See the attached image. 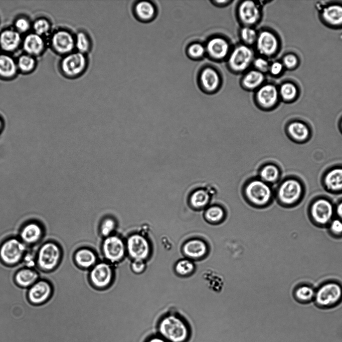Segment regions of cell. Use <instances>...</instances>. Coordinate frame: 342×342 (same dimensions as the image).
<instances>
[{
    "label": "cell",
    "mask_w": 342,
    "mask_h": 342,
    "mask_svg": "<svg viewBox=\"0 0 342 342\" xmlns=\"http://www.w3.org/2000/svg\"><path fill=\"white\" fill-rule=\"evenodd\" d=\"M158 335L167 342H188L192 330L188 320L177 313H169L162 317L158 322Z\"/></svg>",
    "instance_id": "cell-1"
},
{
    "label": "cell",
    "mask_w": 342,
    "mask_h": 342,
    "mask_svg": "<svg viewBox=\"0 0 342 342\" xmlns=\"http://www.w3.org/2000/svg\"><path fill=\"white\" fill-rule=\"evenodd\" d=\"M255 52L251 47L242 43L232 48L226 59V66L234 74H243L249 70L255 59Z\"/></svg>",
    "instance_id": "cell-2"
},
{
    "label": "cell",
    "mask_w": 342,
    "mask_h": 342,
    "mask_svg": "<svg viewBox=\"0 0 342 342\" xmlns=\"http://www.w3.org/2000/svg\"><path fill=\"white\" fill-rule=\"evenodd\" d=\"M342 300V285L335 281L321 284L315 289L313 302L319 308L327 309L334 307Z\"/></svg>",
    "instance_id": "cell-3"
},
{
    "label": "cell",
    "mask_w": 342,
    "mask_h": 342,
    "mask_svg": "<svg viewBox=\"0 0 342 342\" xmlns=\"http://www.w3.org/2000/svg\"><path fill=\"white\" fill-rule=\"evenodd\" d=\"M89 65L87 55L73 52L65 55L60 63L63 74L69 78H77L83 75Z\"/></svg>",
    "instance_id": "cell-4"
},
{
    "label": "cell",
    "mask_w": 342,
    "mask_h": 342,
    "mask_svg": "<svg viewBox=\"0 0 342 342\" xmlns=\"http://www.w3.org/2000/svg\"><path fill=\"white\" fill-rule=\"evenodd\" d=\"M223 79L217 68L212 65H205L199 70L197 83L201 90L207 94H213L221 89Z\"/></svg>",
    "instance_id": "cell-5"
},
{
    "label": "cell",
    "mask_w": 342,
    "mask_h": 342,
    "mask_svg": "<svg viewBox=\"0 0 342 342\" xmlns=\"http://www.w3.org/2000/svg\"><path fill=\"white\" fill-rule=\"evenodd\" d=\"M205 46L206 56L216 62L226 61L233 48L228 39L218 35L210 37Z\"/></svg>",
    "instance_id": "cell-6"
},
{
    "label": "cell",
    "mask_w": 342,
    "mask_h": 342,
    "mask_svg": "<svg viewBox=\"0 0 342 342\" xmlns=\"http://www.w3.org/2000/svg\"><path fill=\"white\" fill-rule=\"evenodd\" d=\"M236 14L242 26L254 27L262 17L260 5L256 2L249 0L240 1L237 6Z\"/></svg>",
    "instance_id": "cell-7"
},
{
    "label": "cell",
    "mask_w": 342,
    "mask_h": 342,
    "mask_svg": "<svg viewBox=\"0 0 342 342\" xmlns=\"http://www.w3.org/2000/svg\"><path fill=\"white\" fill-rule=\"evenodd\" d=\"M245 192L249 202L259 207L267 204L271 196V191L269 186L260 180L250 181L246 186Z\"/></svg>",
    "instance_id": "cell-8"
},
{
    "label": "cell",
    "mask_w": 342,
    "mask_h": 342,
    "mask_svg": "<svg viewBox=\"0 0 342 342\" xmlns=\"http://www.w3.org/2000/svg\"><path fill=\"white\" fill-rule=\"evenodd\" d=\"M334 210L328 200L320 199L315 201L308 210L309 216L316 225L326 227L333 218Z\"/></svg>",
    "instance_id": "cell-9"
},
{
    "label": "cell",
    "mask_w": 342,
    "mask_h": 342,
    "mask_svg": "<svg viewBox=\"0 0 342 342\" xmlns=\"http://www.w3.org/2000/svg\"><path fill=\"white\" fill-rule=\"evenodd\" d=\"M61 257V249L54 242L43 244L39 250L37 262L39 267L44 270H51L58 264Z\"/></svg>",
    "instance_id": "cell-10"
},
{
    "label": "cell",
    "mask_w": 342,
    "mask_h": 342,
    "mask_svg": "<svg viewBox=\"0 0 342 342\" xmlns=\"http://www.w3.org/2000/svg\"><path fill=\"white\" fill-rule=\"evenodd\" d=\"M26 247L23 241L12 238L4 242L0 248V258L8 265H15L24 256Z\"/></svg>",
    "instance_id": "cell-11"
},
{
    "label": "cell",
    "mask_w": 342,
    "mask_h": 342,
    "mask_svg": "<svg viewBox=\"0 0 342 342\" xmlns=\"http://www.w3.org/2000/svg\"><path fill=\"white\" fill-rule=\"evenodd\" d=\"M255 50L260 56L269 58L277 52L279 43L277 36L267 29H263L258 33L254 45Z\"/></svg>",
    "instance_id": "cell-12"
},
{
    "label": "cell",
    "mask_w": 342,
    "mask_h": 342,
    "mask_svg": "<svg viewBox=\"0 0 342 342\" xmlns=\"http://www.w3.org/2000/svg\"><path fill=\"white\" fill-rule=\"evenodd\" d=\"M279 96L278 90L275 85L264 83L254 92V101L259 108L268 109L277 103Z\"/></svg>",
    "instance_id": "cell-13"
},
{
    "label": "cell",
    "mask_w": 342,
    "mask_h": 342,
    "mask_svg": "<svg viewBox=\"0 0 342 342\" xmlns=\"http://www.w3.org/2000/svg\"><path fill=\"white\" fill-rule=\"evenodd\" d=\"M209 249V246L206 241L198 237L187 240L182 247L184 256L192 260H197L204 258L208 253Z\"/></svg>",
    "instance_id": "cell-14"
},
{
    "label": "cell",
    "mask_w": 342,
    "mask_h": 342,
    "mask_svg": "<svg viewBox=\"0 0 342 342\" xmlns=\"http://www.w3.org/2000/svg\"><path fill=\"white\" fill-rule=\"evenodd\" d=\"M127 246L130 256L134 259L144 260L149 256V243L144 237L140 234L130 236L127 239Z\"/></svg>",
    "instance_id": "cell-15"
},
{
    "label": "cell",
    "mask_w": 342,
    "mask_h": 342,
    "mask_svg": "<svg viewBox=\"0 0 342 342\" xmlns=\"http://www.w3.org/2000/svg\"><path fill=\"white\" fill-rule=\"evenodd\" d=\"M102 249L105 258L112 262L121 260L125 254L124 243L117 236L107 237L103 241Z\"/></svg>",
    "instance_id": "cell-16"
},
{
    "label": "cell",
    "mask_w": 342,
    "mask_h": 342,
    "mask_svg": "<svg viewBox=\"0 0 342 342\" xmlns=\"http://www.w3.org/2000/svg\"><path fill=\"white\" fill-rule=\"evenodd\" d=\"M51 44L55 51L66 55L73 52L75 47V36L66 30H60L52 36Z\"/></svg>",
    "instance_id": "cell-17"
},
{
    "label": "cell",
    "mask_w": 342,
    "mask_h": 342,
    "mask_svg": "<svg viewBox=\"0 0 342 342\" xmlns=\"http://www.w3.org/2000/svg\"><path fill=\"white\" fill-rule=\"evenodd\" d=\"M132 9L134 17L142 23L152 21L157 14L156 5L150 1H138L133 4Z\"/></svg>",
    "instance_id": "cell-18"
},
{
    "label": "cell",
    "mask_w": 342,
    "mask_h": 342,
    "mask_svg": "<svg viewBox=\"0 0 342 342\" xmlns=\"http://www.w3.org/2000/svg\"><path fill=\"white\" fill-rule=\"evenodd\" d=\"M112 270L110 265L105 262H101L92 269L90 278L92 284L98 288L107 286L112 279Z\"/></svg>",
    "instance_id": "cell-19"
},
{
    "label": "cell",
    "mask_w": 342,
    "mask_h": 342,
    "mask_svg": "<svg viewBox=\"0 0 342 342\" xmlns=\"http://www.w3.org/2000/svg\"><path fill=\"white\" fill-rule=\"evenodd\" d=\"M301 192L300 184L295 180H288L280 186L279 199L284 204L291 205L298 200Z\"/></svg>",
    "instance_id": "cell-20"
},
{
    "label": "cell",
    "mask_w": 342,
    "mask_h": 342,
    "mask_svg": "<svg viewBox=\"0 0 342 342\" xmlns=\"http://www.w3.org/2000/svg\"><path fill=\"white\" fill-rule=\"evenodd\" d=\"M52 287L47 281L40 280L32 285L28 292L29 300L34 304L46 301L51 296Z\"/></svg>",
    "instance_id": "cell-21"
},
{
    "label": "cell",
    "mask_w": 342,
    "mask_h": 342,
    "mask_svg": "<svg viewBox=\"0 0 342 342\" xmlns=\"http://www.w3.org/2000/svg\"><path fill=\"white\" fill-rule=\"evenodd\" d=\"M265 79L264 74L252 69L243 74L240 84L244 90L255 92L264 84Z\"/></svg>",
    "instance_id": "cell-22"
},
{
    "label": "cell",
    "mask_w": 342,
    "mask_h": 342,
    "mask_svg": "<svg viewBox=\"0 0 342 342\" xmlns=\"http://www.w3.org/2000/svg\"><path fill=\"white\" fill-rule=\"evenodd\" d=\"M21 37L17 30L8 29L0 34V47L6 52L15 50L20 45Z\"/></svg>",
    "instance_id": "cell-23"
},
{
    "label": "cell",
    "mask_w": 342,
    "mask_h": 342,
    "mask_svg": "<svg viewBox=\"0 0 342 342\" xmlns=\"http://www.w3.org/2000/svg\"><path fill=\"white\" fill-rule=\"evenodd\" d=\"M23 48L28 55L36 56L43 51L44 42L41 36L35 33L29 34L24 39Z\"/></svg>",
    "instance_id": "cell-24"
},
{
    "label": "cell",
    "mask_w": 342,
    "mask_h": 342,
    "mask_svg": "<svg viewBox=\"0 0 342 342\" xmlns=\"http://www.w3.org/2000/svg\"><path fill=\"white\" fill-rule=\"evenodd\" d=\"M43 234L41 227L35 222L29 223L24 226L20 233L23 242L32 244L38 241Z\"/></svg>",
    "instance_id": "cell-25"
},
{
    "label": "cell",
    "mask_w": 342,
    "mask_h": 342,
    "mask_svg": "<svg viewBox=\"0 0 342 342\" xmlns=\"http://www.w3.org/2000/svg\"><path fill=\"white\" fill-rule=\"evenodd\" d=\"M321 16L322 19L331 26L342 25V6L339 5H331L323 9Z\"/></svg>",
    "instance_id": "cell-26"
},
{
    "label": "cell",
    "mask_w": 342,
    "mask_h": 342,
    "mask_svg": "<svg viewBox=\"0 0 342 342\" xmlns=\"http://www.w3.org/2000/svg\"><path fill=\"white\" fill-rule=\"evenodd\" d=\"M315 289L312 286L302 284L297 286L293 290L294 299L301 303H308L313 301Z\"/></svg>",
    "instance_id": "cell-27"
},
{
    "label": "cell",
    "mask_w": 342,
    "mask_h": 342,
    "mask_svg": "<svg viewBox=\"0 0 342 342\" xmlns=\"http://www.w3.org/2000/svg\"><path fill=\"white\" fill-rule=\"evenodd\" d=\"M17 64L15 60L6 54L0 55V77L10 78L17 73Z\"/></svg>",
    "instance_id": "cell-28"
},
{
    "label": "cell",
    "mask_w": 342,
    "mask_h": 342,
    "mask_svg": "<svg viewBox=\"0 0 342 342\" xmlns=\"http://www.w3.org/2000/svg\"><path fill=\"white\" fill-rule=\"evenodd\" d=\"M38 273L30 268H23L18 271L15 275L17 283L21 286H32L37 282Z\"/></svg>",
    "instance_id": "cell-29"
},
{
    "label": "cell",
    "mask_w": 342,
    "mask_h": 342,
    "mask_svg": "<svg viewBox=\"0 0 342 342\" xmlns=\"http://www.w3.org/2000/svg\"><path fill=\"white\" fill-rule=\"evenodd\" d=\"M74 258L78 265L85 268L92 266L96 261L95 254L88 248H81L78 250L75 254Z\"/></svg>",
    "instance_id": "cell-30"
},
{
    "label": "cell",
    "mask_w": 342,
    "mask_h": 342,
    "mask_svg": "<svg viewBox=\"0 0 342 342\" xmlns=\"http://www.w3.org/2000/svg\"><path fill=\"white\" fill-rule=\"evenodd\" d=\"M75 47L77 51L87 55L92 48V39L87 32L79 31L75 36Z\"/></svg>",
    "instance_id": "cell-31"
},
{
    "label": "cell",
    "mask_w": 342,
    "mask_h": 342,
    "mask_svg": "<svg viewBox=\"0 0 342 342\" xmlns=\"http://www.w3.org/2000/svg\"><path fill=\"white\" fill-rule=\"evenodd\" d=\"M204 217L208 222L216 224L222 222L225 219L226 213L221 207L214 205L209 207L205 210Z\"/></svg>",
    "instance_id": "cell-32"
},
{
    "label": "cell",
    "mask_w": 342,
    "mask_h": 342,
    "mask_svg": "<svg viewBox=\"0 0 342 342\" xmlns=\"http://www.w3.org/2000/svg\"><path fill=\"white\" fill-rule=\"evenodd\" d=\"M325 183L327 187L331 190L342 189V168L331 170L326 175Z\"/></svg>",
    "instance_id": "cell-33"
},
{
    "label": "cell",
    "mask_w": 342,
    "mask_h": 342,
    "mask_svg": "<svg viewBox=\"0 0 342 342\" xmlns=\"http://www.w3.org/2000/svg\"><path fill=\"white\" fill-rule=\"evenodd\" d=\"M174 268L178 275L186 277L193 273L195 270V265L194 260L184 257L177 261Z\"/></svg>",
    "instance_id": "cell-34"
},
{
    "label": "cell",
    "mask_w": 342,
    "mask_h": 342,
    "mask_svg": "<svg viewBox=\"0 0 342 342\" xmlns=\"http://www.w3.org/2000/svg\"><path fill=\"white\" fill-rule=\"evenodd\" d=\"M186 53L192 60H201L206 56L205 44L199 42H192L187 46Z\"/></svg>",
    "instance_id": "cell-35"
},
{
    "label": "cell",
    "mask_w": 342,
    "mask_h": 342,
    "mask_svg": "<svg viewBox=\"0 0 342 342\" xmlns=\"http://www.w3.org/2000/svg\"><path fill=\"white\" fill-rule=\"evenodd\" d=\"M258 33L254 27L242 26L239 31V37L242 44L251 47L255 44Z\"/></svg>",
    "instance_id": "cell-36"
},
{
    "label": "cell",
    "mask_w": 342,
    "mask_h": 342,
    "mask_svg": "<svg viewBox=\"0 0 342 342\" xmlns=\"http://www.w3.org/2000/svg\"><path fill=\"white\" fill-rule=\"evenodd\" d=\"M210 201L208 193L203 189L195 191L190 198V203L196 209H202L207 205Z\"/></svg>",
    "instance_id": "cell-37"
},
{
    "label": "cell",
    "mask_w": 342,
    "mask_h": 342,
    "mask_svg": "<svg viewBox=\"0 0 342 342\" xmlns=\"http://www.w3.org/2000/svg\"><path fill=\"white\" fill-rule=\"evenodd\" d=\"M288 130L290 135L294 139L298 141L305 140L309 135L307 127L304 124L299 122L290 124Z\"/></svg>",
    "instance_id": "cell-38"
},
{
    "label": "cell",
    "mask_w": 342,
    "mask_h": 342,
    "mask_svg": "<svg viewBox=\"0 0 342 342\" xmlns=\"http://www.w3.org/2000/svg\"><path fill=\"white\" fill-rule=\"evenodd\" d=\"M279 95L284 101H292L297 95V89L296 86L290 83L283 84L279 91Z\"/></svg>",
    "instance_id": "cell-39"
},
{
    "label": "cell",
    "mask_w": 342,
    "mask_h": 342,
    "mask_svg": "<svg viewBox=\"0 0 342 342\" xmlns=\"http://www.w3.org/2000/svg\"><path fill=\"white\" fill-rule=\"evenodd\" d=\"M279 172L277 168L273 165H267L260 172V177L264 182H273L278 178Z\"/></svg>",
    "instance_id": "cell-40"
},
{
    "label": "cell",
    "mask_w": 342,
    "mask_h": 342,
    "mask_svg": "<svg viewBox=\"0 0 342 342\" xmlns=\"http://www.w3.org/2000/svg\"><path fill=\"white\" fill-rule=\"evenodd\" d=\"M35 60L32 56L23 55L21 56L17 62L18 68L24 73L31 72L35 66Z\"/></svg>",
    "instance_id": "cell-41"
},
{
    "label": "cell",
    "mask_w": 342,
    "mask_h": 342,
    "mask_svg": "<svg viewBox=\"0 0 342 342\" xmlns=\"http://www.w3.org/2000/svg\"><path fill=\"white\" fill-rule=\"evenodd\" d=\"M326 227L328 232L333 236H342V220L340 219L333 218Z\"/></svg>",
    "instance_id": "cell-42"
},
{
    "label": "cell",
    "mask_w": 342,
    "mask_h": 342,
    "mask_svg": "<svg viewBox=\"0 0 342 342\" xmlns=\"http://www.w3.org/2000/svg\"><path fill=\"white\" fill-rule=\"evenodd\" d=\"M33 29L35 34L42 36L48 32L50 29V24L46 19H39L34 22Z\"/></svg>",
    "instance_id": "cell-43"
},
{
    "label": "cell",
    "mask_w": 342,
    "mask_h": 342,
    "mask_svg": "<svg viewBox=\"0 0 342 342\" xmlns=\"http://www.w3.org/2000/svg\"><path fill=\"white\" fill-rule=\"evenodd\" d=\"M252 66L253 69L264 74L268 71L270 63L266 58L260 56L255 58Z\"/></svg>",
    "instance_id": "cell-44"
},
{
    "label": "cell",
    "mask_w": 342,
    "mask_h": 342,
    "mask_svg": "<svg viewBox=\"0 0 342 342\" xmlns=\"http://www.w3.org/2000/svg\"><path fill=\"white\" fill-rule=\"evenodd\" d=\"M115 226V221L111 218H107L103 221L100 226L101 234L104 236L109 235Z\"/></svg>",
    "instance_id": "cell-45"
},
{
    "label": "cell",
    "mask_w": 342,
    "mask_h": 342,
    "mask_svg": "<svg viewBox=\"0 0 342 342\" xmlns=\"http://www.w3.org/2000/svg\"><path fill=\"white\" fill-rule=\"evenodd\" d=\"M15 26L17 31L20 33L26 32L30 27L29 21L24 18L18 19L15 22Z\"/></svg>",
    "instance_id": "cell-46"
},
{
    "label": "cell",
    "mask_w": 342,
    "mask_h": 342,
    "mask_svg": "<svg viewBox=\"0 0 342 342\" xmlns=\"http://www.w3.org/2000/svg\"><path fill=\"white\" fill-rule=\"evenodd\" d=\"M282 63L284 67L291 69L297 65L298 59L296 56L293 54H288L284 57Z\"/></svg>",
    "instance_id": "cell-47"
},
{
    "label": "cell",
    "mask_w": 342,
    "mask_h": 342,
    "mask_svg": "<svg viewBox=\"0 0 342 342\" xmlns=\"http://www.w3.org/2000/svg\"><path fill=\"white\" fill-rule=\"evenodd\" d=\"M146 268V264L143 260L134 259L131 263L132 271L136 274L142 273Z\"/></svg>",
    "instance_id": "cell-48"
},
{
    "label": "cell",
    "mask_w": 342,
    "mask_h": 342,
    "mask_svg": "<svg viewBox=\"0 0 342 342\" xmlns=\"http://www.w3.org/2000/svg\"><path fill=\"white\" fill-rule=\"evenodd\" d=\"M283 68L282 63L276 61L270 64L268 71L272 75L277 76L281 73Z\"/></svg>",
    "instance_id": "cell-49"
},
{
    "label": "cell",
    "mask_w": 342,
    "mask_h": 342,
    "mask_svg": "<svg viewBox=\"0 0 342 342\" xmlns=\"http://www.w3.org/2000/svg\"><path fill=\"white\" fill-rule=\"evenodd\" d=\"M24 262L28 268L32 267L36 263L35 257L31 253L25 254L23 257Z\"/></svg>",
    "instance_id": "cell-50"
},
{
    "label": "cell",
    "mask_w": 342,
    "mask_h": 342,
    "mask_svg": "<svg viewBox=\"0 0 342 342\" xmlns=\"http://www.w3.org/2000/svg\"><path fill=\"white\" fill-rule=\"evenodd\" d=\"M210 2L211 4L218 8H223L225 7H227L230 5L233 2V1L231 0H221V1H218V0H214V1H211Z\"/></svg>",
    "instance_id": "cell-51"
},
{
    "label": "cell",
    "mask_w": 342,
    "mask_h": 342,
    "mask_svg": "<svg viewBox=\"0 0 342 342\" xmlns=\"http://www.w3.org/2000/svg\"><path fill=\"white\" fill-rule=\"evenodd\" d=\"M145 342H167L159 335L148 337Z\"/></svg>",
    "instance_id": "cell-52"
},
{
    "label": "cell",
    "mask_w": 342,
    "mask_h": 342,
    "mask_svg": "<svg viewBox=\"0 0 342 342\" xmlns=\"http://www.w3.org/2000/svg\"><path fill=\"white\" fill-rule=\"evenodd\" d=\"M335 212L337 215V217L342 220V202L337 204Z\"/></svg>",
    "instance_id": "cell-53"
},
{
    "label": "cell",
    "mask_w": 342,
    "mask_h": 342,
    "mask_svg": "<svg viewBox=\"0 0 342 342\" xmlns=\"http://www.w3.org/2000/svg\"><path fill=\"white\" fill-rule=\"evenodd\" d=\"M3 124L2 120L0 119V131L3 128Z\"/></svg>",
    "instance_id": "cell-54"
},
{
    "label": "cell",
    "mask_w": 342,
    "mask_h": 342,
    "mask_svg": "<svg viewBox=\"0 0 342 342\" xmlns=\"http://www.w3.org/2000/svg\"><path fill=\"white\" fill-rule=\"evenodd\" d=\"M341 126H342V123H341Z\"/></svg>",
    "instance_id": "cell-55"
}]
</instances>
